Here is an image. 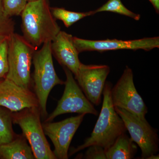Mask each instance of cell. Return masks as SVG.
Returning <instances> with one entry per match:
<instances>
[{"label": "cell", "mask_w": 159, "mask_h": 159, "mask_svg": "<svg viewBox=\"0 0 159 159\" xmlns=\"http://www.w3.org/2000/svg\"><path fill=\"white\" fill-rule=\"evenodd\" d=\"M111 88L110 82L105 83L102 93V108L93 130L83 144L71 149L69 157L91 145H98L105 150L113 144L118 137L126 132L127 130L124 122L115 110L112 101Z\"/></svg>", "instance_id": "1"}, {"label": "cell", "mask_w": 159, "mask_h": 159, "mask_svg": "<svg viewBox=\"0 0 159 159\" xmlns=\"http://www.w3.org/2000/svg\"><path fill=\"white\" fill-rule=\"evenodd\" d=\"M20 15L23 36L36 48L52 41L61 31L48 0L28 2Z\"/></svg>", "instance_id": "2"}, {"label": "cell", "mask_w": 159, "mask_h": 159, "mask_svg": "<svg viewBox=\"0 0 159 159\" xmlns=\"http://www.w3.org/2000/svg\"><path fill=\"white\" fill-rule=\"evenodd\" d=\"M51 44V41L43 44L41 48L34 51L32 58L34 94L38 100L41 116L45 119L48 117L47 101L50 92L55 86L65 83L55 70Z\"/></svg>", "instance_id": "3"}, {"label": "cell", "mask_w": 159, "mask_h": 159, "mask_svg": "<svg viewBox=\"0 0 159 159\" xmlns=\"http://www.w3.org/2000/svg\"><path fill=\"white\" fill-rule=\"evenodd\" d=\"M36 48L23 36L13 33L9 36L8 71L6 78L26 89H30L31 69Z\"/></svg>", "instance_id": "4"}, {"label": "cell", "mask_w": 159, "mask_h": 159, "mask_svg": "<svg viewBox=\"0 0 159 159\" xmlns=\"http://www.w3.org/2000/svg\"><path fill=\"white\" fill-rule=\"evenodd\" d=\"M39 107L24 109L12 112V122L19 125L36 159H56L51 150L41 122Z\"/></svg>", "instance_id": "5"}, {"label": "cell", "mask_w": 159, "mask_h": 159, "mask_svg": "<svg viewBox=\"0 0 159 159\" xmlns=\"http://www.w3.org/2000/svg\"><path fill=\"white\" fill-rule=\"evenodd\" d=\"M62 67L66 78L64 91L56 108L48 116L44 122H51L60 115L67 113L89 114L97 116L98 111L83 93L73 73L67 68Z\"/></svg>", "instance_id": "6"}, {"label": "cell", "mask_w": 159, "mask_h": 159, "mask_svg": "<svg viewBox=\"0 0 159 159\" xmlns=\"http://www.w3.org/2000/svg\"><path fill=\"white\" fill-rule=\"evenodd\" d=\"M111 94L115 107L125 110L141 119H146L148 108L136 89L132 70L128 66L125 67L116 85L111 88Z\"/></svg>", "instance_id": "7"}, {"label": "cell", "mask_w": 159, "mask_h": 159, "mask_svg": "<svg viewBox=\"0 0 159 159\" xmlns=\"http://www.w3.org/2000/svg\"><path fill=\"white\" fill-rule=\"evenodd\" d=\"M122 118L131 139L139 145L142 151L141 159H148L159 151V140L156 130L146 119H142L129 112L115 107Z\"/></svg>", "instance_id": "8"}, {"label": "cell", "mask_w": 159, "mask_h": 159, "mask_svg": "<svg viewBox=\"0 0 159 159\" xmlns=\"http://www.w3.org/2000/svg\"><path fill=\"white\" fill-rule=\"evenodd\" d=\"M85 115L79 114L60 122L43 123L44 132L54 145L53 152L56 159H69L68 152L71 141Z\"/></svg>", "instance_id": "9"}, {"label": "cell", "mask_w": 159, "mask_h": 159, "mask_svg": "<svg viewBox=\"0 0 159 159\" xmlns=\"http://www.w3.org/2000/svg\"><path fill=\"white\" fill-rule=\"evenodd\" d=\"M73 41L79 53L84 51L102 52L124 49L150 51L159 48V37L145 38L129 40L116 39L92 40L73 36Z\"/></svg>", "instance_id": "10"}, {"label": "cell", "mask_w": 159, "mask_h": 159, "mask_svg": "<svg viewBox=\"0 0 159 159\" xmlns=\"http://www.w3.org/2000/svg\"><path fill=\"white\" fill-rule=\"evenodd\" d=\"M110 72V68L107 65L80 64L74 78L92 104H100L106 80Z\"/></svg>", "instance_id": "11"}, {"label": "cell", "mask_w": 159, "mask_h": 159, "mask_svg": "<svg viewBox=\"0 0 159 159\" xmlns=\"http://www.w3.org/2000/svg\"><path fill=\"white\" fill-rule=\"evenodd\" d=\"M0 107L11 112L24 109L39 107V103L34 93L18 85L9 79L0 80Z\"/></svg>", "instance_id": "12"}, {"label": "cell", "mask_w": 159, "mask_h": 159, "mask_svg": "<svg viewBox=\"0 0 159 159\" xmlns=\"http://www.w3.org/2000/svg\"><path fill=\"white\" fill-rule=\"evenodd\" d=\"M51 47L52 54L60 64L68 69L76 76L81 62L73 36L65 31H60L51 41Z\"/></svg>", "instance_id": "13"}, {"label": "cell", "mask_w": 159, "mask_h": 159, "mask_svg": "<svg viewBox=\"0 0 159 159\" xmlns=\"http://www.w3.org/2000/svg\"><path fill=\"white\" fill-rule=\"evenodd\" d=\"M0 159H34L31 146L24 136L16 135L8 143L0 145Z\"/></svg>", "instance_id": "14"}, {"label": "cell", "mask_w": 159, "mask_h": 159, "mask_svg": "<svg viewBox=\"0 0 159 159\" xmlns=\"http://www.w3.org/2000/svg\"><path fill=\"white\" fill-rule=\"evenodd\" d=\"M137 150L136 145L125 133L118 137L113 144L105 150L107 159H132Z\"/></svg>", "instance_id": "15"}, {"label": "cell", "mask_w": 159, "mask_h": 159, "mask_svg": "<svg viewBox=\"0 0 159 159\" xmlns=\"http://www.w3.org/2000/svg\"><path fill=\"white\" fill-rule=\"evenodd\" d=\"M12 123V112L0 107V145L11 142L16 135Z\"/></svg>", "instance_id": "16"}, {"label": "cell", "mask_w": 159, "mask_h": 159, "mask_svg": "<svg viewBox=\"0 0 159 159\" xmlns=\"http://www.w3.org/2000/svg\"><path fill=\"white\" fill-rule=\"evenodd\" d=\"M51 13L56 19L62 21L66 27L69 28L84 18L94 15L93 11L80 12L69 11L62 8H51Z\"/></svg>", "instance_id": "17"}, {"label": "cell", "mask_w": 159, "mask_h": 159, "mask_svg": "<svg viewBox=\"0 0 159 159\" xmlns=\"http://www.w3.org/2000/svg\"><path fill=\"white\" fill-rule=\"evenodd\" d=\"M110 11L125 16L135 20H139L141 18L140 14L134 13L129 10L122 4L121 0H108L105 4L96 10L93 11L94 15L99 12Z\"/></svg>", "instance_id": "18"}, {"label": "cell", "mask_w": 159, "mask_h": 159, "mask_svg": "<svg viewBox=\"0 0 159 159\" xmlns=\"http://www.w3.org/2000/svg\"><path fill=\"white\" fill-rule=\"evenodd\" d=\"M9 36H0V80L6 78L8 71Z\"/></svg>", "instance_id": "19"}, {"label": "cell", "mask_w": 159, "mask_h": 159, "mask_svg": "<svg viewBox=\"0 0 159 159\" xmlns=\"http://www.w3.org/2000/svg\"><path fill=\"white\" fill-rule=\"evenodd\" d=\"M3 9L9 17L20 15L25 8L27 0H2Z\"/></svg>", "instance_id": "20"}, {"label": "cell", "mask_w": 159, "mask_h": 159, "mask_svg": "<svg viewBox=\"0 0 159 159\" xmlns=\"http://www.w3.org/2000/svg\"><path fill=\"white\" fill-rule=\"evenodd\" d=\"M15 23L6 14L0 0V36H9L14 33Z\"/></svg>", "instance_id": "21"}, {"label": "cell", "mask_w": 159, "mask_h": 159, "mask_svg": "<svg viewBox=\"0 0 159 159\" xmlns=\"http://www.w3.org/2000/svg\"><path fill=\"white\" fill-rule=\"evenodd\" d=\"M84 154V159H107L104 148L98 145H91Z\"/></svg>", "instance_id": "22"}, {"label": "cell", "mask_w": 159, "mask_h": 159, "mask_svg": "<svg viewBox=\"0 0 159 159\" xmlns=\"http://www.w3.org/2000/svg\"><path fill=\"white\" fill-rule=\"evenodd\" d=\"M152 4L157 13H159V0H148Z\"/></svg>", "instance_id": "23"}, {"label": "cell", "mask_w": 159, "mask_h": 159, "mask_svg": "<svg viewBox=\"0 0 159 159\" xmlns=\"http://www.w3.org/2000/svg\"><path fill=\"white\" fill-rule=\"evenodd\" d=\"M159 158V155L154 154L149 157L148 159H156Z\"/></svg>", "instance_id": "24"}, {"label": "cell", "mask_w": 159, "mask_h": 159, "mask_svg": "<svg viewBox=\"0 0 159 159\" xmlns=\"http://www.w3.org/2000/svg\"><path fill=\"white\" fill-rule=\"evenodd\" d=\"M28 2H31V1H35V0H27Z\"/></svg>", "instance_id": "25"}]
</instances>
